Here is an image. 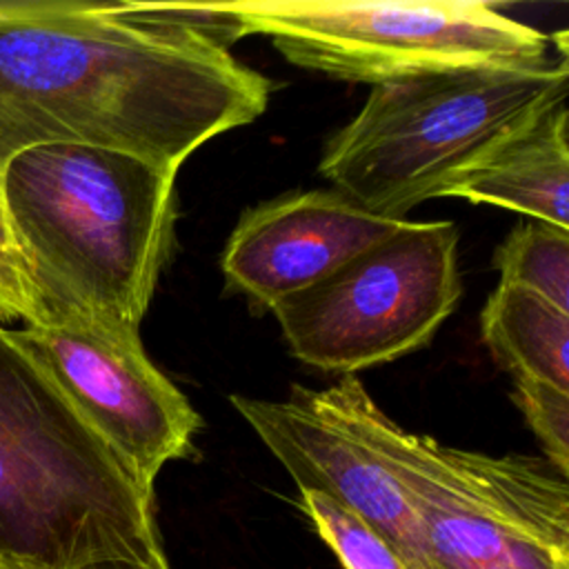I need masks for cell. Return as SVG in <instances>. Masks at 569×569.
<instances>
[{
    "mask_svg": "<svg viewBox=\"0 0 569 569\" xmlns=\"http://www.w3.org/2000/svg\"><path fill=\"white\" fill-rule=\"evenodd\" d=\"M151 500L0 325V549L38 569L169 567Z\"/></svg>",
    "mask_w": 569,
    "mask_h": 569,
    "instance_id": "obj_3",
    "label": "cell"
},
{
    "mask_svg": "<svg viewBox=\"0 0 569 569\" xmlns=\"http://www.w3.org/2000/svg\"><path fill=\"white\" fill-rule=\"evenodd\" d=\"M458 240L453 222L405 220L280 300L271 311L289 351L305 365L347 376L422 349L462 296Z\"/></svg>",
    "mask_w": 569,
    "mask_h": 569,
    "instance_id": "obj_6",
    "label": "cell"
},
{
    "mask_svg": "<svg viewBox=\"0 0 569 569\" xmlns=\"http://www.w3.org/2000/svg\"><path fill=\"white\" fill-rule=\"evenodd\" d=\"M396 473L436 569H569V485L547 460L407 431Z\"/></svg>",
    "mask_w": 569,
    "mask_h": 569,
    "instance_id": "obj_7",
    "label": "cell"
},
{
    "mask_svg": "<svg viewBox=\"0 0 569 569\" xmlns=\"http://www.w3.org/2000/svg\"><path fill=\"white\" fill-rule=\"evenodd\" d=\"M13 0H0V13H4L9 7H11Z\"/></svg>",
    "mask_w": 569,
    "mask_h": 569,
    "instance_id": "obj_19",
    "label": "cell"
},
{
    "mask_svg": "<svg viewBox=\"0 0 569 569\" xmlns=\"http://www.w3.org/2000/svg\"><path fill=\"white\" fill-rule=\"evenodd\" d=\"M82 569H169V567H149L142 562H131V560H111V562H96Z\"/></svg>",
    "mask_w": 569,
    "mask_h": 569,
    "instance_id": "obj_17",
    "label": "cell"
},
{
    "mask_svg": "<svg viewBox=\"0 0 569 569\" xmlns=\"http://www.w3.org/2000/svg\"><path fill=\"white\" fill-rule=\"evenodd\" d=\"M300 507L345 569H409L358 516L316 491H300Z\"/></svg>",
    "mask_w": 569,
    "mask_h": 569,
    "instance_id": "obj_14",
    "label": "cell"
},
{
    "mask_svg": "<svg viewBox=\"0 0 569 569\" xmlns=\"http://www.w3.org/2000/svg\"><path fill=\"white\" fill-rule=\"evenodd\" d=\"M13 320H22L24 327L42 325V309L13 233L0 178V325Z\"/></svg>",
    "mask_w": 569,
    "mask_h": 569,
    "instance_id": "obj_16",
    "label": "cell"
},
{
    "mask_svg": "<svg viewBox=\"0 0 569 569\" xmlns=\"http://www.w3.org/2000/svg\"><path fill=\"white\" fill-rule=\"evenodd\" d=\"M233 409L289 471L358 516L409 569H436L418 518L396 473L407 436L347 373L327 389L293 385L284 400L231 396Z\"/></svg>",
    "mask_w": 569,
    "mask_h": 569,
    "instance_id": "obj_8",
    "label": "cell"
},
{
    "mask_svg": "<svg viewBox=\"0 0 569 569\" xmlns=\"http://www.w3.org/2000/svg\"><path fill=\"white\" fill-rule=\"evenodd\" d=\"M9 333L149 493L162 467L189 453L200 416L149 360L140 331L69 320Z\"/></svg>",
    "mask_w": 569,
    "mask_h": 569,
    "instance_id": "obj_9",
    "label": "cell"
},
{
    "mask_svg": "<svg viewBox=\"0 0 569 569\" xmlns=\"http://www.w3.org/2000/svg\"><path fill=\"white\" fill-rule=\"evenodd\" d=\"M178 171L91 144L33 147L2 169L44 322L140 331L173 227Z\"/></svg>",
    "mask_w": 569,
    "mask_h": 569,
    "instance_id": "obj_2",
    "label": "cell"
},
{
    "mask_svg": "<svg viewBox=\"0 0 569 569\" xmlns=\"http://www.w3.org/2000/svg\"><path fill=\"white\" fill-rule=\"evenodd\" d=\"M513 402L538 438L547 462L567 478L569 473V391L547 382L513 378Z\"/></svg>",
    "mask_w": 569,
    "mask_h": 569,
    "instance_id": "obj_15",
    "label": "cell"
},
{
    "mask_svg": "<svg viewBox=\"0 0 569 569\" xmlns=\"http://www.w3.org/2000/svg\"><path fill=\"white\" fill-rule=\"evenodd\" d=\"M480 331L493 360L513 378L569 391V311L529 289L498 282L482 309Z\"/></svg>",
    "mask_w": 569,
    "mask_h": 569,
    "instance_id": "obj_12",
    "label": "cell"
},
{
    "mask_svg": "<svg viewBox=\"0 0 569 569\" xmlns=\"http://www.w3.org/2000/svg\"><path fill=\"white\" fill-rule=\"evenodd\" d=\"M0 569H38V567H33V565H29V562H24V560H20V558L0 549Z\"/></svg>",
    "mask_w": 569,
    "mask_h": 569,
    "instance_id": "obj_18",
    "label": "cell"
},
{
    "mask_svg": "<svg viewBox=\"0 0 569 569\" xmlns=\"http://www.w3.org/2000/svg\"><path fill=\"white\" fill-rule=\"evenodd\" d=\"M569 62H489L373 84L336 131L320 173L362 209L393 220L449 191L545 111L567 102Z\"/></svg>",
    "mask_w": 569,
    "mask_h": 569,
    "instance_id": "obj_4",
    "label": "cell"
},
{
    "mask_svg": "<svg viewBox=\"0 0 569 569\" xmlns=\"http://www.w3.org/2000/svg\"><path fill=\"white\" fill-rule=\"evenodd\" d=\"M244 33L267 36L293 64L351 82L547 58L545 33L482 0L224 2Z\"/></svg>",
    "mask_w": 569,
    "mask_h": 569,
    "instance_id": "obj_5",
    "label": "cell"
},
{
    "mask_svg": "<svg viewBox=\"0 0 569 569\" xmlns=\"http://www.w3.org/2000/svg\"><path fill=\"white\" fill-rule=\"evenodd\" d=\"M242 36L224 2L13 0L0 13V173L44 144L178 171L269 104L271 82L229 53Z\"/></svg>",
    "mask_w": 569,
    "mask_h": 569,
    "instance_id": "obj_1",
    "label": "cell"
},
{
    "mask_svg": "<svg viewBox=\"0 0 569 569\" xmlns=\"http://www.w3.org/2000/svg\"><path fill=\"white\" fill-rule=\"evenodd\" d=\"M493 264L502 284L529 289L569 311V229L542 220L520 222L498 244Z\"/></svg>",
    "mask_w": 569,
    "mask_h": 569,
    "instance_id": "obj_13",
    "label": "cell"
},
{
    "mask_svg": "<svg viewBox=\"0 0 569 569\" xmlns=\"http://www.w3.org/2000/svg\"><path fill=\"white\" fill-rule=\"evenodd\" d=\"M569 113L551 107L460 180L447 198L496 204L569 229Z\"/></svg>",
    "mask_w": 569,
    "mask_h": 569,
    "instance_id": "obj_11",
    "label": "cell"
},
{
    "mask_svg": "<svg viewBox=\"0 0 569 569\" xmlns=\"http://www.w3.org/2000/svg\"><path fill=\"white\" fill-rule=\"evenodd\" d=\"M402 222L376 216L336 189L293 191L242 213L220 267L233 291L273 309Z\"/></svg>",
    "mask_w": 569,
    "mask_h": 569,
    "instance_id": "obj_10",
    "label": "cell"
}]
</instances>
